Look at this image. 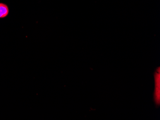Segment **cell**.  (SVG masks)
<instances>
[{
    "label": "cell",
    "mask_w": 160,
    "mask_h": 120,
    "mask_svg": "<svg viewBox=\"0 0 160 120\" xmlns=\"http://www.w3.org/2000/svg\"><path fill=\"white\" fill-rule=\"evenodd\" d=\"M155 91L154 93V98L157 104L160 103V70L156 73Z\"/></svg>",
    "instance_id": "cell-1"
},
{
    "label": "cell",
    "mask_w": 160,
    "mask_h": 120,
    "mask_svg": "<svg viewBox=\"0 0 160 120\" xmlns=\"http://www.w3.org/2000/svg\"><path fill=\"white\" fill-rule=\"evenodd\" d=\"M9 8L5 3H0V18L6 17L9 14Z\"/></svg>",
    "instance_id": "cell-2"
}]
</instances>
